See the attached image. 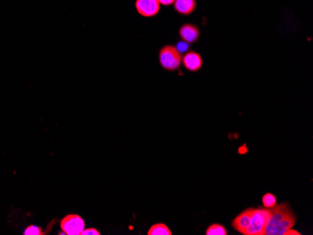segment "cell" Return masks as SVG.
<instances>
[{
  "mask_svg": "<svg viewBox=\"0 0 313 235\" xmlns=\"http://www.w3.org/2000/svg\"><path fill=\"white\" fill-rule=\"evenodd\" d=\"M269 216L267 208H249L239 214L232 225L241 235H264Z\"/></svg>",
  "mask_w": 313,
  "mask_h": 235,
  "instance_id": "6da1fadb",
  "label": "cell"
},
{
  "mask_svg": "<svg viewBox=\"0 0 313 235\" xmlns=\"http://www.w3.org/2000/svg\"><path fill=\"white\" fill-rule=\"evenodd\" d=\"M270 210V216L265 227L264 235H285L293 229L296 217L287 203L276 204Z\"/></svg>",
  "mask_w": 313,
  "mask_h": 235,
  "instance_id": "7a4b0ae2",
  "label": "cell"
},
{
  "mask_svg": "<svg viewBox=\"0 0 313 235\" xmlns=\"http://www.w3.org/2000/svg\"><path fill=\"white\" fill-rule=\"evenodd\" d=\"M160 63L166 71H176L182 64V54L176 46L166 45L160 51Z\"/></svg>",
  "mask_w": 313,
  "mask_h": 235,
  "instance_id": "3957f363",
  "label": "cell"
},
{
  "mask_svg": "<svg viewBox=\"0 0 313 235\" xmlns=\"http://www.w3.org/2000/svg\"><path fill=\"white\" fill-rule=\"evenodd\" d=\"M85 227V220L78 215H68L60 222L61 231L67 235H81Z\"/></svg>",
  "mask_w": 313,
  "mask_h": 235,
  "instance_id": "277c9868",
  "label": "cell"
},
{
  "mask_svg": "<svg viewBox=\"0 0 313 235\" xmlns=\"http://www.w3.org/2000/svg\"><path fill=\"white\" fill-rule=\"evenodd\" d=\"M135 7L140 15L144 17H153L160 12L161 4L159 0H136Z\"/></svg>",
  "mask_w": 313,
  "mask_h": 235,
  "instance_id": "5b68a950",
  "label": "cell"
},
{
  "mask_svg": "<svg viewBox=\"0 0 313 235\" xmlns=\"http://www.w3.org/2000/svg\"><path fill=\"white\" fill-rule=\"evenodd\" d=\"M182 63L184 67L189 72H198L203 67V58L200 54L196 52H188L182 57Z\"/></svg>",
  "mask_w": 313,
  "mask_h": 235,
  "instance_id": "8992f818",
  "label": "cell"
},
{
  "mask_svg": "<svg viewBox=\"0 0 313 235\" xmlns=\"http://www.w3.org/2000/svg\"><path fill=\"white\" fill-rule=\"evenodd\" d=\"M179 36L187 43H193L198 40L200 31L197 26L191 24L183 25L179 29Z\"/></svg>",
  "mask_w": 313,
  "mask_h": 235,
  "instance_id": "52a82bcc",
  "label": "cell"
},
{
  "mask_svg": "<svg viewBox=\"0 0 313 235\" xmlns=\"http://www.w3.org/2000/svg\"><path fill=\"white\" fill-rule=\"evenodd\" d=\"M174 4L176 12L183 15L193 13L196 8V0H176Z\"/></svg>",
  "mask_w": 313,
  "mask_h": 235,
  "instance_id": "ba28073f",
  "label": "cell"
},
{
  "mask_svg": "<svg viewBox=\"0 0 313 235\" xmlns=\"http://www.w3.org/2000/svg\"><path fill=\"white\" fill-rule=\"evenodd\" d=\"M148 235H172L171 230L163 223L154 224L147 232Z\"/></svg>",
  "mask_w": 313,
  "mask_h": 235,
  "instance_id": "9c48e42d",
  "label": "cell"
},
{
  "mask_svg": "<svg viewBox=\"0 0 313 235\" xmlns=\"http://www.w3.org/2000/svg\"><path fill=\"white\" fill-rule=\"evenodd\" d=\"M206 235H227V230L221 224H212L210 225L206 232Z\"/></svg>",
  "mask_w": 313,
  "mask_h": 235,
  "instance_id": "30bf717a",
  "label": "cell"
},
{
  "mask_svg": "<svg viewBox=\"0 0 313 235\" xmlns=\"http://www.w3.org/2000/svg\"><path fill=\"white\" fill-rule=\"evenodd\" d=\"M262 201H263L264 208H267V209L273 208L276 204V199L275 195L272 194V193H266V194H264L263 198H262Z\"/></svg>",
  "mask_w": 313,
  "mask_h": 235,
  "instance_id": "8fae6325",
  "label": "cell"
},
{
  "mask_svg": "<svg viewBox=\"0 0 313 235\" xmlns=\"http://www.w3.org/2000/svg\"><path fill=\"white\" fill-rule=\"evenodd\" d=\"M25 235H43V232L40 228H38L37 226L35 225H31V226H28L26 229H25V233H24Z\"/></svg>",
  "mask_w": 313,
  "mask_h": 235,
  "instance_id": "7c38bea8",
  "label": "cell"
},
{
  "mask_svg": "<svg viewBox=\"0 0 313 235\" xmlns=\"http://www.w3.org/2000/svg\"><path fill=\"white\" fill-rule=\"evenodd\" d=\"M81 235H100V232L94 228H89V229H85Z\"/></svg>",
  "mask_w": 313,
  "mask_h": 235,
  "instance_id": "4fadbf2b",
  "label": "cell"
},
{
  "mask_svg": "<svg viewBox=\"0 0 313 235\" xmlns=\"http://www.w3.org/2000/svg\"><path fill=\"white\" fill-rule=\"evenodd\" d=\"M175 1H176V0H159L160 4L164 5V6H169V5L173 4Z\"/></svg>",
  "mask_w": 313,
  "mask_h": 235,
  "instance_id": "5bb4252c",
  "label": "cell"
},
{
  "mask_svg": "<svg viewBox=\"0 0 313 235\" xmlns=\"http://www.w3.org/2000/svg\"><path fill=\"white\" fill-rule=\"evenodd\" d=\"M300 235V234H299L298 232H296V231H295V230H293V229H291V230H289L288 232L286 233V235Z\"/></svg>",
  "mask_w": 313,
  "mask_h": 235,
  "instance_id": "9a60e30c",
  "label": "cell"
}]
</instances>
